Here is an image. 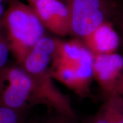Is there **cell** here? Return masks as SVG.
Returning <instances> with one entry per match:
<instances>
[{"label": "cell", "mask_w": 123, "mask_h": 123, "mask_svg": "<svg viewBox=\"0 0 123 123\" xmlns=\"http://www.w3.org/2000/svg\"><path fill=\"white\" fill-rule=\"evenodd\" d=\"M15 63L21 64L39 40L44 27L34 10L19 0H9L2 18Z\"/></svg>", "instance_id": "1"}, {"label": "cell", "mask_w": 123, "mask_h": 123, "mask_svg": "<svg viewBox=\"0 0 123 123\" xmlns=\"http://www.w3.org/2000/svg\"><path fill=\"white\" fill-rule=\"evenodd\" d=\"M61 1L70 12V34L81 39L103 24L111 22L117 2V0Z\"/></svg>", "instance_id": "2"}, {"label": "cell", "mask_w": 123, "mask_h": 123, "mask_svg": "<svg viewBox=\"0 0 123 123\" xmlns=\"http://www.w3.org/2000/svg\"><path fill=\"white\" fill-rule=\"evenodd\" d=\"M35 104L33 79L20 64H9L0 71V105L25 111Z\"/></svg>", "instance_id": "3"}, {"label": "cell", "mask_w": 123, "mask_h": 123, "mask_svg": "<svg viewBox=\"0 0 123 123\" xmlns=\"http://www.w3.org/2000/svg\"><path fill=\"white\" fill-rule=\"evenodd\" d=\"M94 55L92 53L80 61L71 63L52 62L50 74L52 78L58 80L80 95L88 92L93 75Z\"/></svg>", "instance_id": "4"}, {"label": "cell", "mask_w": 123, "mask_h": 123, "mask_svg": "<svg viewBox=\"0 0 123 123\" xmlns=\"http://www.w3.org/2000/svg\"><path fill=\"white\" fill-rule=\"evenodd\" d=\"M46 28L55 34H70L71 18L67 6L61 0H38L30 5Z\"/></svg>", "instance_id": "5"}, {"label": "cell", "mask_w": 123, "mask_h": 123, "mask_svg": "<svg viewBox=\"0 0 123 123\" xmlns=\"http://www.w3.org/2000/svg\"><path fill=\"white\" fill-rule=\"evenodd\" d=\"M93 75L108 93L115 92L116 83L123 71V56L115 53L94 55Z\"/></svg>", "instance_id": "6"}, {"label": "cell", "mask_w": 123, "mask_h": 123, "mask_svg": "<svg viewBox=\"0 0 123 123\" xmlns=\"http://www.w3.org/2000/svg\"><path fill=\"white\" fill-rule=\"evenodd\" d=\"M56 38L44 35L35 43L21 65L30 76L49 70L57 45Z\"/></svg>", "instance_id": "7"}, {"label": "cell", "mask_w": 123, "mask_h": 123, "mask_svg": "<svg viewBox=\"0 0 123 123\" xmlns=\"http://www.w3.org/2000/svg\"><path fill=\"white\" fill-rule=\"evenodd\" d=\"M82 40L84 45L93 55L115 53L120 46L119 35L112 22L103 24Z\"/></svg>", "instance_id": "8"}, {"label": "cell", "mask_w": 123, "mask_h": 123, "mask_svg": "<svg viewBox=\"0 0 123 123\" xmlns=\"http://www.w3.org/2000/svg\"><path fill=\"white\" fill-rule=\"evenodd\" d=\"M100 111L89 123H123V98L116 92L109 93Z\"/></svg>", "instance_id": "9"}, {"label": "cell", "mask_w": 123, "mask_h": 123, "mask_svg": "<svg viewBox=\"0 0 123 123\" xmlns=\"http://www.w3.org/2000/svg\"><path fill=\"white\" fill-rule=\"evenodd\" d=\"M11 54L10 43L1 18L0 19V71L10 64L9 59Z\"/></svg>", "instance_id": "10"}, {"label": "cell", "mask_w": 123, "mask_h": 123, "mask_svg": "<svg viewBox=\"0 0 123 123\" xmlns=\"http://www.w3.org/2000/svg\"><path fill=\"white\" fill-rule=\"evenodd\" d=\"M25 112L0 105V123H24Z\"/></svg>", "instance_id": "11"}, {"label": "cell", "mask_w": 123, "mask_h": 123, "mask_svg": "<svg viewBox=\"0 0 123 123\" xmlns=\"http://www.w3.org/2000/svg\"><path fill=\"white\" fill-rule=\"evenodd\" d=\"M111 22L119 35L120 45L123 46V0H117L115 12Z\"/></svg>", "instance_id": "12"}, {"label": "cell", "mask_w": 123, "mask_h": 123, "mask_svg": "<svg viewBox=\"0 0 123 123\" xmlns=\"http://www.w3.org/2000/svg\"><path fill=\"white\" fill-rule=\"evenodd\" d=\"M70 117L57 112V114L49 115L37 123H71Z\"/></svg>", "instance_id": "13"}, {"label": "cell", "mask_w": 123, "mask_h": 123, "mask_svg": "<svg viewBox=\"0 0 123 123\" xmlns=\"http://www.w3.org/2000/svg\"><path fill=\"white\" fill-rule=\"evenodd\" d=\"M123 89V71L121 73L120 76L117 81L115 87V92H116Z\"/></svg>", "instance_id": "14"}, {"label": "cell", "mask_w": 123, "mask_h": 123, "mask_svg": "<svg viewBox=\"0 0 123 123\" xmlns=\"http://www.w3.org/2000/svg\"><path fill=\"white\" fill-rule=\"evenodd\" d=\"M6 8L5 7L3 2H0V19L2 18L4 16Z\"/></svg>", "instance_id": "15"}, {"label": "cell", "mask_w": 123, "mask_h": 123, "mask_svg": "<svg viewBox=\"0 0 123 123\" xmlns=\"http://www.w3.org/2000/svg\"><path fill=\"white\" fill-rule=\"evenodd\" d=\"M38 1V0H27L29 5H31L32 4H33L36 1Z\"/></svg>", "instance_id": "16"}, {"label": "cell", "mask_w": 123, "mask_h": 123, "mask_svg": "<svg viewBox=\"0 0 123 123\" xmlns=\"http://www.w3.org/2000/svg\"><path fill=\"white\" fill-rule=\"evenodd\" d=\"M116 93H118V94H119L120 95H121V96H123V90H121L119 91L116 92Z\"/></svg>", "instance_id": "17"}, {"label": "cell", "mask_w": 123, "mask_h": 123, "mask_svg": "<svg viewBox=\"0 0 123 123\" xmlns=\"http://www.w3.org/2000/svg\"><path fill=\"white\" fill-rule=\"evenodd\" d=\"M7 1V2H8V1H9V0H0V2H4V1Z\"/></svg>", "instance_id": "18"}]
</instances>
